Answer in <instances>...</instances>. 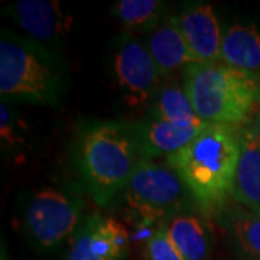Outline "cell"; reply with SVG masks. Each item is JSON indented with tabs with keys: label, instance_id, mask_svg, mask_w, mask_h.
<instances>
[{
	"label": "cell",
	"instance_id": "cell-10",
	"mask_svg": "<svg viewBox=\"0 0 260 260\" xmlns=\"http://www.w3.org/2000/svg\"><path fill=\"white\" fill-rule=\"evenodd\" d=\"M188 48L197 62H221V26L214 9L205 2H194L178 16Z\"/></svg>",
	"mask_w": 260,
	"mask_h": 260
},
{
	"label": "cell",
	"instance_id": "cell-16",
	"mask_svg": "<svg viewBox=\"0 0 260 260\" xmlns=\"http://www.w3.org/2000/svg\"><path fill=\"white\" fill-rule=\"evenodd\" d=\"M224 227L234 249L246 260H260V214L242 205L224 213Z\"/></svg>",
	"mask_w": 260,
	"mask_h": 260
},
{
	"label": "cell",
	"instance_id": "cell-14",
	"mask_svg": "<svg viewBox=\"0 0 260 260\" xmlns=\"http://www.w3.org/2000/svg\"><path fill=\"white\" fill-rule=\"evenodd\" d=\"M221 62L260 75V28L254 23H236L223 38Z\"/></svg>",
	"mask_w": 260,
	"mask_h": 260
},
{
	"label": "cell",
	"instance_id": "cell-5",
	"mask_svg": "<svg viewBox=\"0 0 260 260\" xmlns=\"http://www.w3.org/2000/svg\"><path fill=\"white\" fill-rule=\"evenodd\" d=\"M124 200L138 227L152 225L160 218H172L184 213L189 203H195L174 169L146 159L136 168L124 189Z\"/></svg>",
	"mask_w": 260,
	"mask_h": 260
},
{
	"label": "cell",
	"instance_id": "cell-11",
	"mask_svg": "<svg viewBox=\"0 0 260 260\" xmlns=\"http://www.w3.org/2000/svg\"><path fill=\"white\" fill-rule=\"evenodd\" d=\"M139 143L142 158L153 160L158 156H169L185 148L208 126H178L171 121L162 120L153 114L148 119L133 124Z\"/></svg>",
	"mask_w": 260,
	"mask_h": 260
},
{
	"label": "cell",
	"instance_id": "cell-7",
	"mask_svg": "<svg viewBox=\"0 0 260 260\" xmlns=\"http://www.w3.org/2000/svg\"><path fill=\"white\" fill-rule=\"evenodd\" d=\"M112 67L123 100L130 107H139L155 99L164 84L145 42L132 34H121L113 42Z\"/></svg>",
	"mask_w": 260,
	"mask_h": 260
},
{
	"label": "cell",
	"instance_id": "cell-17",
	"mask_svg": "<svg viewBox=\"0 0 260 260\" xmlns=\"http://www.w3.org/2000/svg\"><path fill=\"white\" fill-rule=\"evenodd\" d=\"M150 114L162 120L186 127L210 124L197 116L184 87L177 83L162 84L155 97V104L150 110Z\"/></svg>",
	"mask_w": 260,
	"mask_h": 260
},
{
	"label": "cell",
	"instance_id": "cell-20",
	"mask_svg": "<svg viewBox=\"0 0 260 260\" xmlns=\"http://www.w3.org/2000/svg\"><path fill=\"white\" fill-rule=\"evenodd\" d=\"M0 136L3 146H16L20 140L18 135V119L10 109L9 103L3 102L0 104Z\"/></svg>",
	"mask_w": 260,
	"mask_h": 260
},
{
	"label": "cell",
	"instance_id": "cell-12",
	"mask_svg": "<svg viewBox=\"0 0 260 260\" xmlns=\"http://www.w3.org/2000/svg\"><path fill=\"white\" fill-rule=\"evenodd\" d=\"M145 45L164 78L177 73L179 68L185 70L188 65L197 64L182 34L179 19L174 15L165 16L158 28L149 34Z\"/></svg>",
	"mask_w": 260,
	"mask_h": 260
},
{
	"label": "cell",
	"instance_id": "cell-22",
	"mask_svg": "<svg viewBox=\"0 0 260 260\" xmlns=\"http://www.w3.org/2000/svg\"><path fill=\"white\" fill-rule=\"evenodd\" d=\"M257 106H259V110H260V93H259V100H257Z\"/></svg>",
	"mask_w": 260,
	"mask_h": 260
},
{
	"label": "cell",
	"instance_id": "cell-4",
	"mask_svg": "<svg viewBox=\"0 0 260 260\" xmlns=\"http://www.w3.org/2000/svg\"><path fill=\"white\" fill-rule=\"evenodd\" d=\"M182 87L201 120L243 127L254 116L260 75L223 62H197L184 70Z\"/></svg>",
	"mask_w": 260,
	"mask_h": 260
},
{
	"label": "cell",
	"instance_id": "cell-8",
	"mask_svg": "<svg viewBox=\"0 0 260 260\" xmlns=\"http://www.w3.org/2000/svg\"><path fill=\"white\" fill-rule=\"evenodd\" d=\"M129 244V232L120 221L93 213L73 236L65 260H126Z\"/></svg>",
	"mask_w": 260,
	"mask_h": 260
},
{
	"label": "cell",
	"instance_id": "cell-9",
	"mask_svg": "<svg viewBox=\"0 0 260 260\" xmlns=\"http://www.w3.org/2000/svg\"><path fill=\"white\" fill-rule=\"evenodd\" d=\"M6 13L29 39L52 51L68 37L73 28V16L56 0H18L6 8Z\"/></svg>",
	"mask_w": 260,
	"mask_h": 260
},
{
	"label": "cell",
	"instance_id": "cell-19",
	"mask_svg": "<svg viewBox=\"0 0 260 260\" xmlns=\"http://www.w3.org/2000/svg\"><path fill=\"white\" fill-rule=\"evenodd\" d=\"M145 256L148 260H185L168 237L165 225L152 233L145 244Z\"/></svg>",
	"mask_w": 260,
	"mask_h": 260
},
{
	"label": "cell",
	"instance_id": "cell-18",
	"mask_svg": "<svg viewBox=\"0 0 260 260\" xmlns=\"http://www.w3.org/2000/svg\"><path fill=\"white\" fill-rule=\"evenodd\" d=\"M167 3L160 0H120L114 5V16L127 29V34H152L165 19Z\"/></svg>",
	"mask_w": 260,
	"mask_h": 260
},
{
	"label": "cell",
	"instance_id": "cell-13",
	"mask_svg": "<svg viewBox=\"0 0 260 260\" xmlns=\"http://www.w3.org/2000/svg\"><path fill=\"white\" fill-rule=\"evenodd\" d=\"M232 198L239 205L260 214V142L249 126L240 127V158Z\"/></svg>",
	"mask_w": 260,
	"mask_h": 260
},
{
	"label": "cell",
	"instance_id": "cell-21",
	"mask_svg": "<svg viewBox=\"0 0 260 260\" xmlns=\"http://www.w3.org/2000/svg\"><path fill=\"white\" fill-rule=\"evenodd\" d=\"M247 126H249V129L254 133V136H256L257 140L260 142V110L257 113H254L253 119H251V121Z\"/></svg>",
	"mask_w": 260,
	"mask_h": 260
},
{
	"label": "cell",
	"instance_id": "cell-1",
	"mask_svg": "<svg viewBox=\"0 0 260 260\" xmlns=\"http://www.w3.org/2000/svg\"><path fill=\"white\" fill-rule=\"evenodd\" d=\"M77 171L99 205L110 204L129 185L143 160L135 126L117 120H88L77 130Z\"/></svg>",
	"mask_w": 260,
	"mask_h": 260
},
{
	"label": "cell",
	"instance_id": "cell-2",
	"mask_svg": "<svg viewBox=\"0 0 260 260\" xmlns=\"http://www.w3.org/2000/svg\"><path fill=\"white\" fill-rule=\"evenodd\" d=\"M240 158V127L208 124L185 148L165 158L205 213L223 210L232 197Z\"/></svg>",
	"mask_w": 260,
	"mask_h": 260
},
{
	"label": "cell",
	"instance_id": "cell-3",
	"mask_svg": "<svg viewBox=\"0 0 260 260\" xmlns=\"http://www.w3.org/2000/svg\"><path fill=\"white\" fill-rule=\"evenodd\" d=\"M70 77L54 51L9 29L0 30V94L3 102L59 106Z\"/></svg>",
	"mask_w": 260,
	"mask_h": 260
},
{
	"label": "cell",
	"instance_id": "cell-6",
	"mask_svg": "<svg viewBox=\"0 0 260 260\" xmlns=\"http://www.w3.org/2000/svg\"><path fill=\"white\" fill-rule=\"evenodd\" d=\"M83 220L81 198L55 186L37 191L25 211L26 232L39 251H54L68 239H73Z\"/></svg>",
	"mask_w": 260,
	"mask_h": 260
},
{
	"label": "cell",
	"instance_id": "cell-15",
	"mask_svg": "<svg viewBox=\"0 0 260 260\" xmlns=\"http://www.w3.org/2000/svg\"><path fill=\"white\" fill-rule=\"evenodd\" d=\"M168 237L185 260H207L211 251L210 233L201 217L192 213L174 215L165 224Z\"/></svg>",
	"mask_w": 260,
	"mask_h": 260
}]
</instances>
